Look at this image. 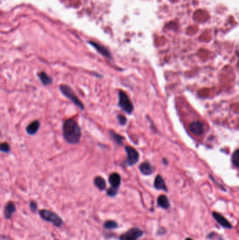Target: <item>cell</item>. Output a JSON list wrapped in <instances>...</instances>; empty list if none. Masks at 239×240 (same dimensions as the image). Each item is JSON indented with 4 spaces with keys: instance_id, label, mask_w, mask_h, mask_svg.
<instances>
[{
    "instance_id": "obj_1",
    "label": "cell",
    "mask_w": 239,
    "mask_h": 240,
    "mask_svg": "<svg viewBox=\"0 0 239 240\" xmlns=\"http://www.w3.org/2000/svg\"><path fill=\"white\" fill-rule=\"evenodd\" d=\"M62 133L67 142L72 145L78 144L82 137V131L79 125L75 120H66L62 127Z\"/></svg>"
},
{
    "instance_id": "obj_2",
    "label": "cell",
    "mask_w": 239,
    "mask_h": 240,
    "mask_svg": "<svg viewBox=\"0 0 239 240\" xmlns=\"http://www.w3.org/2000/svg\"><path fill=\"white\" fill-rule=\"evenodd\" d=\"M60 90L63 95L67 97V98L70 99L74 105H77V107H79L81 110H84V105H83L82 102L80 101L78 97L77 96L76 94L74 93L73 90L68 85H65V84L60 85Z\"/></svg>"
},
{
    "instance_id": "obj_3",
    "label": "cell",
    "mask_w": 239,
    "mask_h": 240,
    "mask_svg": "<svg viewBox=\"0 0 239 240\" xmlns=\"http://www.w3.org/2000/svg\"><path fill=\"white\" fill-rule=\"evenodd\" d=\"M119 106L123 111L129 115H131L133 112V105L124 91H120L119 92Z\"/></svg>"
},
{
    "instance_id": "obj_4",
    "label": "cell",
    "mask_w": 239,
    "mask_h": 240,
    "mask_svg": "<svg viewBox=\"0 0 239 240\" xmlns=\"http://www.w3.org/2000/svg\"><path fill=\"white\" fill-rule=\"evenodd\" d=\"M39 215L42 217V219L45 220L47 222H51L55 226L60 227L62 225L63 222L61 218L57 214L52 212V211L43 209L39 211Z\"/></svg>"
},
{
    "instance_id": "obj_5",
    "label": "cell",
    "mask_w": 239,
    "mask_h": 240,
    "mask_svg": "<svg viewBox=\"0 0 239 240\" xmlns=\"http://www.w3.org/2000/svg\"><path fill=\"white\" fill-rule=\"evenodd\" d=\"M125 150L127 155V159H126V164L128 166H133L135 164H137V162L139 161V153L137 151L133 148V147L126 145L125 146Z\"/></svg>"
},
{
    "instance_id": "obj_6",
    "label": "cell",
    "mask_w": 239,
    "mask_h": 240,
    "mask_svg": "<svg viewBox=\"0 0 239 240\" xmlns=\"http://www.w3.org/2000/svg\"><path fill=\"white\" fill-rule=\"evenodd\" d=\"M143 231L139 228H131L120 237V240H137L142 236Z\"/></svg>"
},
{
    "instance_id": "obj_7",
    "label": "cell",
    "mask_w": 239,
    "mask_h": 240,
    "mask_svg": "<svg viewBox=\"0 0 239 240\" xmlns=\"http://www.w3.org/2000/svg\"><path fill=\"white\" fill-rule=\"evenodd\" d=\"M212 216L213 218H215V221H217L222 227H223L224 228H227V229H232L233 228L231 222H230L228 220H227L225 218H224L222 215H221L220 213L215 212V211H213Z\"/></svg>"
},
{
    "instance_id": "obj_8",
    "label": "cell",
    "mask_w": 239,
    "mask_h": 240,
    "mask_svg": "<svg viewBox=\"0 0 239 240\" xmlns=\"http://www.w3.org/2000/svg\"><path fill=\"white\" fill-rule=\"evenodd\" d=\"M189 130L195 135H201L203 132V124L199 121L192 122L189 126Z\"/></svg>"
},
{
    "instance_id": "obj_9",
    "label": "cell",
    "mask_w": 239,
    "mask_h": 240,
    "mask_svg": "<svg viewBox=\"0 0 239 240\" xmlns=\"http://www.w3.org/2000/svg\"><path fill=\"white\" fill-rule=\"evenodd\" d=\"M89 44L93 46V47L96 48V49L100 53H101L103 56H105L107 58H109V59L112 58V55L110 52H109V51L105 47H103V46L97 44V43L93 42H89Z\"/></svg>"
},
{
    "instance_id": "obj_10",
    "label": "cell",
    "mask_w": 239,
    "mask_h": 240,
    "mask_svg": "<svg viewBox=\"0 0 239 240\" xmlns=\"http://www.w3.org/2000/svg\"><path fill=\"white\" fill-rule=\"evenodd\" d=\"M139 168H140V172L142 173L143 175H145V176L151 175L154 171L153 167H152V166L147 162H145L142 163V164H140Z\"/></svg>"
},
{
    "instance_id": "obj_11",
    "label": "cell",
    "mask_w": 239,
    "mask_h": 240,
    "mask_svg": "<svg viewBox=\"0 0 239 240\" xmlns=\"http://www.w3.org/2000/svg\"><path fill=\"white\" fill-rule=\"evenodd\" d=\"M16 211V206L13 202H8L5 206L4 216L7 219H10Z\"/></svg>"
},
{
    "instance_id": "obj_12",
    "label": "cell",
    "mask_w": 239,
    "mask_h": 240,
    "mask_svg": "<svg viewBox=\"0 0 239 240\" xmlns=\"http://www.w3.org/2000/svg\"><path fill=\"white\" fill-rule=\"evenodd\" d=\"M40 127V123L38 120H35V121L30 123L27 127H26V131L29 135H34L37 131H38L39 128Z\"/></svg>"
},
{
    "instance_id": "obj_13",
    "label": "cell",
    "mask_w": 239,
    "mask_h": 240,
    "mask_svg": "<svg viewBox=\"0 0 239 240\" xmlns=\"http://www.w3.org/2000/svg\"><path fill=\"white\" fill-rule=\"evenodd\" d=\"M109 182L112 187L118 188L121 184V176L119 173H113L109 177Z\"/></svg>"
},
{
    "instance_id": "obj_14",
    "label": "cell",
    "mask_w": 239,
    "mask_h": 240,
    "mask_svg": "<svg viewBox=\"0 0 239 240\" xmlns=\"http://www.w3.org/2000/svg\"><path fill=\"white\" fill-rule=\"evenodd\" d=\"M154 188L157 190H161L164 191H168V188L166 185V182L164 181L163 178L161 176H157L155 178L154 181Z\"/></svg>"
},
{
    "instance_id": "obj_15",
    "label": "cell",
    "mask_w": 239,
    "mask_h": 240,
    "mask_svg": "<svg viewBox=\"0 0 239 240\" xmlns=\"http://www.w3.org/2000/svg\"><path fill=\"white\" fill-rule=\"evenodd\" d=\"M157 204L163 209H168L171 207L169 200L166 195H160L157 199Z\"/></svg>"
},
{
    "instance_id": "obj_16",
    "label": "cell",
    "mask_w": 239,
    "mask_h": 240,
    "mask_svg": "<svg viewBox=\"0 0 239 240\" xmlns=\"http://www.w3.org/2000/svg\"><path fill=\"white\" fill-rule=\"evenodd\" d=\"M39 78L41 80V82L44 86H48L52 84L53 79L52 78L48 76L45 72H41L38 74Z\"/></svg>"
},
{
    "instance_id": "obj_17",
    "label": "cell",
    "mask_w": 239,
    "mask_h": 240,
    "mask_svg": "<svg viewBox=\"0 0 239 240\" xmlns=\"http://www.w3.org/2000/svg\"><path fill=\"white\" fill-rule=\"evenodd\" d=\"M94 184L100 190H104L106 188L105 179L100 176H97L94 179Z\"/></svg>"
},
{
    "instance_id": "obj_18",
    "label": "cell",
    "mask_w": 239,
    "mask_h": 240,
    "mask_svg": "<svg viewBox=\"0 0 239 240\" xmlns=\"http://www.w3.org/2000/svg\"><path fill=\"white\" fill-rule=\"evenodd\" d=\"M109 133L110 134V136L112 137V138L116 142L117 144H118L119 145H123V140H124V138H123L122 136H121L119 134L115 133L114 131H111V130L109 131Z\"/></svg>"
},
{
    "instance_id": "obj_19",
    "label": "cell",
    "mask_w": 239,
    "mask_h": 240,
    "mask_svg": "<svg viewBox=\"0 0 239 240\" xmlns=\"http://www.w3.org/2000/svg\"><path fill=\"white\" fill-rule=\"evenodd\" d=\"M117 223L114 221H108L105 222V228L108 230H113L117 228Z\"/></svg>"
},
{
    "instance_id": "obj_20",
    "label": "cell",
    "mask_w": 239,
    "mask_h": 240,
    "mask_svg": "<svg viewBox=\"0 0 239 240\" xmlns=\"http://www.w3.org/2000/svg\"><path fill=\"white\" fill-rule=\"evenodd\" d=\"M232 162L236 167H239V150H236L233 154Z\"/></svg>"
},
{
    "instance_id": "obj_21",
    "label": "cell",
    "mask_w": 239,
    "mask_h": 240,
    "mask_svg": "<svg viewBox=\"0 0 239 240\" xmlns=\"http://www.w3.org/2000/svg\"><path fill=\"white\" fill-rule=\"evenodd\" d=\"M0 150H1L2 152H5V153H8L10 152L11 151V148H10V145H8L7 142H2L0 145Z\"/></svg>"
},
{
    "instance_id": "obj_22",
    "label": "cell",
    "mask_w": 239,
    "mask_h": 240,
    "mask_svg": "<svg viewBox=\"0 0 239 240\" xmlns=\"http://www.w3.org/2000/svg\"><path fill=\"white\" fill-rule=\"evenodd\" d=\"M117 193H118V188H114V187L109 188L107 190V194L110 197L116 196L117 195Z\"/></svg>"
},
{
    "instance_id": "obj_23",
    "label": "cell",
    "mask_w": 239,
    "mask_h": 240,
    "mask_svg": "<svg viewBox=\"0 0 239 240\" xmlns=\"http://www.w3.org/2000/svg\"><path fill=\"white\" fill-rule=\"evenodd\" d=\"M117 119L119 122V124L122 126H124L127 122V119L123 115H119L117 116Z\"/></svg>"
},
{
    "instance_id": "obj_24",
    "label": "cell",
    "mask_w": 239,
    "mask_h": 240,
    "mask_svg": "<svg viewBox=\"0 0 239 240\" xmlns=\"http://www.w3.org/2000/svg\"><path fill=\"white\" fill-rule=\"evenodd\" d=\"M30 208L32 211H36L37 209V204L35 202H31L30 203Z\"/></svg>"
},
{
    "instance_id": "obj_25",
    "label": "cell",
    "mask_w": 239,
    "mask_h": 240,
    "mask_svg": "<svg viewBox=\"0 0 239 240\" xmlns=\"http://www.w3.org/2000/svg\"><path fill=\"white\" fill-rule=\"evenodd\" d=\"M185 240H194V239H192L191 238H187Z\"/></svg>"
}]
</instances>
